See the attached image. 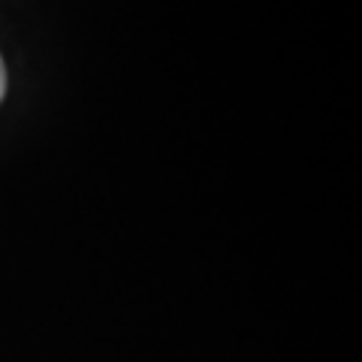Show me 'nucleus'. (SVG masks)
Listing matches in <instances>:
<instances>
[{
    "mask_svg": "<svg viewBox=\"0 0 362 362\" xmlns=\"http://www.w3.org/2000/svg\"><path fill=\"white\" fill-rule=\"evenodd\" d=\"M6 94V67H3V59H0V100Z\"/></svg>",
    "mask_w": 362,
    "mask_h": 362,
    "instance_id": "f257e3e1",
    "label": "nucleus"
}]
</instances>
